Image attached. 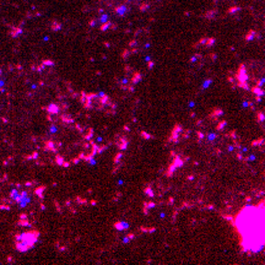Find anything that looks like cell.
Returning a JSON list of instances; mask_svg holds the SVG:
<instances>
[{"label": "cell", "instance_id": "obj_1", "mask_svg": "<svg viewBox=\"0 0 265 265\" xmlns=\"http://www.w3.org/2000/svg\"><path fill=\"white\" fill-rule=\"evenodd\" d=\"M39 233L37 231H30V232H24L16 236L15 238V245L16 249L19 252H26L28 249H31L34 243L37 242Z\"/></svg>", "mask_w": 265, "mask_h": 265}, {"label": "cell", "instance_id": "obj_2", "mask_svg": "<svg viewBox=\"0 0 265 265\" xmlns=\"http://www.w3.org/2000/svg\"><path fill=\"white\" fill-rule=\"evenodd\" d=\"M106 98H107L106 96H101V95L99 96L98 95H90L89 98H87V103H90V104H87V107L93 108V109H99L104 104L103 99Z\"/></svg>", "mask_w": 265, "mask_h": 265}]
</instances>
